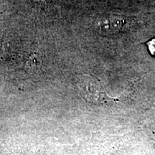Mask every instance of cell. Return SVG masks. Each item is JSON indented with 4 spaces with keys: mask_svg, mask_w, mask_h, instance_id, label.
<instances>
[{
    "mask_svg": "<svg viewBox=\"0 0 155 155\" xmlns=\"http://www.w3.org/2000/svg\"><path fill=\"white\" fill-rule=\"evenodd\" d=\"M137 21L129 16L107 15L101 17L96 21V28L102 35L111 36L127 32L134 28Z\"/></svg>",
    "mask_w": 155,
    "mask_h": 155,
    "instance_id": "6da1fadb",
    "label": "cell"
},
{
    "mask_svg": "<svg viewBox=\"0 0 155 155\" xmlns=\"http://www.w3.org/2000/svg\"><path fill=\"white\" fill-rule=\"evenodd\" d=\"M145 44L147 45L150 53L155 56V38L152 39L150 41H147V42H145Z\"/></svg>",
    "mask_w": 155,
    "mask_h": 155,
    "instance_id": "7a4b0ae2",
    "label": "cell"
}]
</instances>
